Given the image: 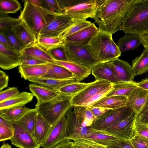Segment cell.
Returning a JSON list of instances; mask_svg holds the SVG:
<instances>
[{
    "instance_id": "obj_1",
    "label": "cell",
    "mask_w": 148,
    "mask_h": 148,
    "mask_svg": "<svg viewBox=\"0 0 148 148\" xmlns=\"http://www.w3.org/2000/svg\"><path fill=\"white\" fill-rule=\"evenodd\" d=\"M134 0H97L94 19L99 31L112 34L122 30L124 17Z\"/></svg>"
},
{
    "instance_id": "obj_2",
    "label": "cell",
    "mask_w": 148,
    "mask_h": 148,
    "mask_svg": "<svg viewBox=\"0 0 148 148\" xmlns=\"http://www.w3.org/2000/svg\"><path fill=\"white\" fill-rule=\"evenodd\" d=\"M122 30L139 35L148 31V0H134L124 17Z\"/></svg>"
},
{
    "instance_id": "obj_3",
    "label": "cell",
    "mask_w": 148,
    "mask_h": 148,
    "mask_svg": "<svg viewBox=\"0 0 148 148\" xmlns=\"http://www.w3.org/2000/svg\"><path fill=\"white\" fill-rule=\"evenodd\" d=\"M112 34L99 31L87 46L97 62L118 58L121 53L113 40Z\"/></svg>"
},
{
    "instance_id": "obj_4",
    "label": "cell",
    "mask_w": 148,
    "mask_h": 148,
    "mask_svg": "<svg viewBox=\"0 0 148 148\" xmlns=\"http://www.w3.org/2000/svg\"><path fill=\"white\" fill-rule=\"evenodd\" d=\"M71 98L61 93L49 101L37 102L35 108L38 114L53 125L73 108L71 102Z\"/></svg>"
},
{
    "instance_id": "obj_5",
    "label": "cell",
    "mask_w": 148,
    "mask_h": 148,
    "mask_svg": "<svg viewBox=\"0 0 148 148\" xmlns=\"http://www.w3.org/2000/svg\"><path fill=\"white\" fill-rule=\"evenodd\" d=\"M24 1V8L19 18L37 40L43 27L54 16L58 14L35 6L28 0H25Z\"/></svg>"
},
{
    "instance_id": "obj_6",
    "label": "cell",
    "mask_w": 148,
    "mask_h": 148,
    "mask_svg": "<svg viewBox=\"0 0 148 148\" xmlns=\"http://www.w3.org/2000/svg\"><path fill=\"white\" fill-rule=\"evenodd\" d=\"M78 21L63 14L56 15L43 27L40 32L39 38L60 36Z\"/></svg>"
},
{
    "instance_id": "obj_7",
    "label": "cell",
    "mask_w": 148,
    "mask_h": 148,
    "mask_svg": "<svg viewBox=\"0 0 148 148\" xmlns=\"http://www.w3.org/2000/svg\"><path fill=\"white\" fill-rule=\"evenodd\" d=\"M64 47L69 58L72 62L91 69L97 62L87 45L65 42Z\"/></svg>"
},
{
    "instance_id": "obj_8",
    "label": "cell",
    "mask_w": 148,
    "mask_h": 148,
    "mask_svg": "<svg viewBox=\"0 0 148 148\" xmlns=\"http://www.w3.org/2000/svg\"><path fill=\"white\" fill-rule=\"evenodd\" d=\"M97 5V0H75L70 7L65 9L63 14L77 21L94 18Z\"/></svg>"
},
{
    "instance_id": "obj_9",
    "label": "cell",
    "mask_w": 148,
    "mask_h": 148,
    "mask_svg": "<svg viewBox=\"0 0 148 148\" xmlns=\"http://www.w3.org/2000/svg\"><path fill=\"white\" fill-rule=\"evenodd\" d=\"M137 114L133 110L116 124L105 130L119 139L130 140L135 135L134 125Z\"/></svg>"
},
{
    "instance_id": "obj_10",
    "label": "cell",
    "mask_w": 148,
    "mask_h": 148,
    "mask_svg": "<svg viewBox=\"0 0 148 148\" xmlns=\"http://www.w3.org/2000/svg\"><path fill=\"white\" fill-rule=\"evenodd\" d=\"M72 108L70 109L66 114L67 130L66 139L73 141L79 139H86L92 133L94 128L91 127H84L78 122Z\"/></svg>"
},
{
    "instance_id": "obj_11",
    "label": "cell",
    "mask_w": 148,
    "mask_h": 148,
    "mask_svg": "<svg viewBox=\"0 0 148 148\" xmlns=\"http://www.w3.org/2000/svg\"><path fill=\"white\" fill-rule=\"evenodd\" d=\"M67 124L66 115L53 125L41 147L54 148L62 141L66 139Z\"/></svg>"
},
{
    "instance_id": "obj_12",
    "label": "cell",
    "mask_w": 148,
    "mask_h": 148,
    "mask_svg": "<svg viewBox=\"0 0 148 148\" xmlns=\"http://www.w3.org/2000/svg\"><path fill=\"white\" fill-rule=\"evenodd\" d=\"M133 111L129 107L111 110L101 118L96 120L91 127L96 130H105L116 124Z\"/></svg>"
},
{
    "instance_id": "obj_13",
    "label": "cell",
    "mask_w": 148,
    "mask_h": 148,
    "mask_svg": "<svg viewBox=\"0 0 148 148\" xmlns=\"http://www.w3.org/2000/svg\"><path fill=\"white\" fill-rule=\"evenodd\" d=\"M113 83L105 80L96 81L91 82L85 88L71 98L72 106H80L91 97L103 91L112 88Z\"/></svg>"
},
{
    "instance_id": "obj_14",
    "label": "cell",
    "mask_w": 148,
    "mask_h": 148,
    "mask_svg": "<svg viewBox=\"0 0 148 148\" xmlns=\"http://www.w3.org/2000/svg\"><path fill=\"white\" fill-rule=\"evenodd\" d=\"M13 123L14 133L10 140L12 145L19 148H39L41 147L32 135L18 125Z\"/></svg>"
},
{
    "instance_id": "obj_15",
    "label": "cell",
    "mask_w": 148,
    "mask_h": 148,
    "mask_svg": "<svg viewBox=\"0 0 148 148\" xmlns=\"http://www.w3.org/2000/svg\"><path fill=\"white\" fill-rule=\"evenodd\" d=\"M22 54L16 51L7 49L0 44V67L8 70L21 64Z\"/></svg>"
},
{
    "instance_id": "obj_16",
    "label": "cell",
    "mask_w": 148,
    "mask_h": 148,
    "mask_svg": "<svg viewBox=\"0 0 148 148\" xmlns=\"http://www.w3.org/2000/svg\"><path fill=\"white\" fill-rule=\"evenodd\" d=\"M108 62L119 81H132L135 76L132 66L126 61L117 58Z\"/></svg>"
},
{
    "instance_id": "obj_17",
    "label": "cell",
    "mask_w": 148,
    "mask_h": 148,
    "mask_svg": "<svg viewBox=\"0 0 148 148\" xmlns=\"http://www.w3.org/2000/svg\"><path fill=\"white\" fill-rule=\"evenodd\" d=\"M99 31L94 23L65 38L67 42L75 43L88 45Z\"/></svg>"
},
{
    "instance_id": "obj_18",
    "label": "cell",
    "mask_w": 148,
    "mask_h": 148,
    "mask_svg": "<svg viewBox=\"0 0 148 148\" xmlns=\"http://www.w3.org/2000/svg\"><path fill=\"white\" fill-rule=\"evenodd\" d=\"M92 75L95 80H105L114 83L119 82L108 62H98L91 69Z\"/></svg>"
},
{
    "instance_id": "obj_19",
    "label": "cell",
    "mask_w": 148,
    "mask_h": 148,
    "mask_svg": "<svg viewBox=\"0 0 148 148\" xmlns=\"http://www.w3.org/2000/svg\"><path fill=\"white\" fill-rule=\"evenodd\" d=\"M148 97V90L137 87L127 97L128 106L138 113L144 106Z\"/></svg>"
},
{
    "instance_id": "obj_20",
    "label": "cell",
    "mask_w": 148,
    "mask_h": 148,
    "mask_svg": "<svg viewBox=\"0 0 148 148\" xmlns=\"http://www.w3.org/2000/svg\"><path fill=\"white\" fill-rule=\"evenodd\" d=\"M50 63L19 66L18 72L21 77L25 80L42 77L50 67Z\"/></svg>"
},
{
    "instance_id": "obj_21",
    "label": "cell",
    "mask_w": 148,
    "mask_h": 148,
    "mask_svg": "<svg viewBox=\"0 0 148 148\" xmlns=\"http://www.w3.org/2000/svg\"><path fill=\"white\" fill-rule=\"evenodd\" d=\"M12 31L18 41L25 48L36 43V37L22 21L13 27Z\"/></svg>"
},
{
    "instance_id": "obj_22",
    "label": "cell",
    "mask_w": 148,
    "mask_h": 148,
    "mask_svg": "<svg viewBox=\"0 0 148 148\" xmlns=\"http://www.w3.org/2000/svg\"><path fill=\"white\" fill-rule=\"evenodd\" d=\"M92 106L117 110L128 107V99L127 97L121 95L105 97L95 103Z\"/></svg>"
},
{
    "instance_id": "obj_23",
    "label": "cell",
    "mask_w": 148,
    "mask_h": 148,
    "mask_svg": "<svg viewBox=\"0 0 148 148\" xmlns=\"http://www.w3.org/2000/svg\"><path fill=\"white\" fill-rule=\"evenodd\" d=\"M29 88L31 93L36 98L37 102L48 101L56 97L61 93L59 91L34 83L29 84Z\"/></svg>"
},
{
    "instance_id": "obj_24",
    "label": "cell",
    "mask_w": 148,
    "mask_h": 148,
    "mask_svg": "<svg viewBox=\"0 0 148 148\" xmlns=\"http://www.w3.org/2000/svg\"><path fill=\"white\" fill-rule=\"evenodd\" d=\"M34 96L27 92H19L17 95L0 102V110L23 106L31 102Z\"/></svg>"
},
{
    "instance_id": "obj_25",
    "label": "cell",
    "mask_w": 148,
    "mask_h": 148,
    "mask_svg": "<svg viewBox=\"0 0 148 148\" xmlns=\"http://www.w3.org/2000/svg\"><path fill=\"white\" fill-rule=\"evenodd\" d=\"M28 80L33 83L40 85L59 91L61 88L66 85L79 82L76 78L69 79H58L42 77L30 78Z\"/></svg>"
},
{
    "instance_id": "obj_26",
    "label": "cell",
    "mask_w": 148,
    "mask_h": 148,
    "mask_svg": "<svg viewBox=\"0 0 148 148\" xmlns=\"http://www.w3.org/2000/svg\"><path fill=\"white\" fill-rule=\"evenodd\" d=\"M54 63L65 68L73 73L80 82L88 77L91 69L72 62L54 60Z\"/></svg>"
},
{
    "instance_id": "obj_27",
    "label": "cell",
    "mask_w": 148,
    "mask_h": 148,
    "mask_svg": "<svg viewBox=\"0 0 148 148\" xmlns=\"http://www.w3.org/2000/svg\"><path fill=\"white\" fill-rule=\"evenodd\" d=\"M52 126L38 114L33 136L40 146L46 139Z\"/></svg>"
},
{
    "instance_id": "obj_28",
    "label": "cell",
    "mask_w": 148,
    "mask_h": 148,
    "mask_svg": "<svg viewBox=\"0 0 148 148\" xmlns=\"http://www.w3.org/2000/svg\"><path fill=\"white\" fill-rule=\"evenodd\" d=\"M38 114L35 108L31 109L13 123L18 125L33 136Z\"/></svg>"
},
{
    "instance_id": "obj_29",
    "label": "cell",
    "mask_w": 148,
    "mask_h": 148,
    "mask_svg": "<svg viewBox=\"0 0 148 148\" xmlns=\"http://www.w3.org/2000/svg\"><path fill=\"white\" fill-rule=\"evenodd\" d=\"M42 77L58 79L76 78L73 73L65 68L52 63H50V67L48 71Z\"/></svg>"
},
{
    "instance_id": "obj_30",
    "label": "cell",
    "mask_w": 148,
    "mask_h": 148,
    "mask_svg": "<svg viewBox=\"0 0 148 148\" xmlns=\"http://www.w3.org/2000/svg\"><path fill=\"white\" fill-rule=\"evenodd\" d=\"M136 83L133 80L121 81L113 83L112 89L105 97L121 95L127 97L131 92L137 87Z\"/></svg>"
},
{
    "instance_id": "obj_31",
    "label": "cell",
    "mask_w": 148,
    "mask_h": 148,
    "mask_svg": "<svg viewBox=\"0 0 148 148\" xmlns=\"http://www.w3.org/2000/svg\"><path fill=\"white\" fill-rule=\"evenodd\" d=\"M22 54L33 57L47 63H54L55 60L47 51L37 43L25 47L22 51Z\"/></svg>"
},
{
    "instance_id": "obj_32",
    "label": "cell",
    "mask_w": 148,
    "mask_h": 148,
    "mask_svg": "<svg viewBox=\"0 0 148 148\" xmlns=\"http://www.w3.org/2000/svg\"><path fill=\"white\" fill-rule=\"evenodd\" d=\"M141 44L139 35L130 34H126L120 38L116 44L122 53L135 49Z\"/></svg>"
},
{
    "instance_id": "obj_33",
    "label": "cell",
    "mask_w": 148,
    "mask_h": 148,
    "mask_svg": "<svg viewBox=\"0 0 148 148\" xmlns=\"http://www.w3.org/2000/svg\"><path fill=\"white\" fill-rule=\"evenodd\" d=\"M73 110L79 123L84 127H90L96 120L91 112L87 108L81 106L73 107Z\"/></svg>"
},
{
    "instance_id": "obj_34",
    "label": "cell",
    "mask_w": 148,
    "mask_h": 148,
    "mask_svg": "<svg viewBox=\"0 0 148 148\" xmlns=\"http://www.w3.org/2000/svg\"><path fill=\"white\" fill-rule=\"evenodd\" d=\"M30 109L24 106L0 110V116L10 122L14 123Z\"/></svg>"
},
{
    "instance_id": "obj_35",
    "label": "cell",
    "mask_w": 148,
    "mask_h": 148,
    "mask_svg": "<svg viewBox=\"0 0 148 148\" xmlns=\"http://www.w3.org/2000/svg\"><path fill=\"white\" fill-rule=\"evenodd\" d=\"M118 139L105 130L94 129L92 133L87 137L86 139L107 146L113 141Z\"/></svg>"
},
{
    "instance_id": "obj_36",
    "label": "cell",
    "mask_w": 148,
    "mask_h": 148,
    "mask_svg": "<svg viewBox=\"0 0 148 148\" xmlns=\"http://www.w3.org/2000/svg\"><path fill=\"white\" fill-rule=\"evenodd\" d=\"M132 66L135 76L148 71V51L144 49L141 54L132 61Z\"/></svg>"
},
{
    "instance_id": "obj_37",
    "label": "cell",
    "mask_w": 148,
    "mask_h": 148,
    "mask_svg": "<svg viewBox=\"0 0 148 148\" xmlns=\"http://www.w3.org/2000/svg\"><path fill=\"white\" fill-rule=\"evenodd\" d=\"M65 39L61 36L57 37H41L37 40V44L47 51L64 45Z\"/></svg>"
},
{
    "instance_id": "obj_38",
    "label": "cell",
    "mask_w": 148,
    "mask_h": 148,
    "mask_svg": "<svg viewBox=\"0 0 148 148\" xmlns=\"http://www.w3.org/2000/svg\"><path fill=\"white\" fill-rule=\"evenodd\" d=\"M91 83H84L78 82L70 84L63 87L59 91L64 95L72 97L85 88Z\"/></svg>"
},
{
    "instance_id": "obj_39",
    "label": "cell",
    "mask_w": 148,
    "mask_h": 148,
    "mask_svg": "<svg viewBox=\"0 0 148 148\" xmlns=\"http://www.w3.org/2000/svg\"><path fill=\"white\" fill-rule=\"evenodd\" d=\"M13 27H9L0 30L13 47L15 51L19 53L25 48L19 42L12 31Z\"/></svg>"
},
{
    "instance_id": "obj_40",
    "label": "cell",
    "mask_w": 148,
    "mask_h": 148,
    "mask_svg": "<svg viewBox=\"0 0 148 148\" xmlns=\"http://www.w3.org/2000/svg\"><path fill=\"white\" fill-rule=\"evenodd\" d=\"M21 6L16 0H1L0 13L8 14L14 13L19 10Z\"/></svg>"
},
{
    "instance_id": "obj_41",
    "label": "cell",
    "mask_w": 148,
    "mask_h": 148,
    "mask_svg": "<svg viewBox=\"0 0 148 148\" xmlns=\"http://www.w3.org/2000/svg\"><path fill=\"white\" fill-rule=\"evenodd\" d=\"M47 52L55 60L71 62L68 56L64 45L50 49Z\"/></svg>"
},
{
    "instance_id": "obj_42",
    "label": "cell",
    "mask_w": 148,
    "mask_h": 148,
    "mask_svg": "<svg viewBox=\"0 0 148 148\" xmlns=\"http://www.w3.org/2000/svg\"><path fill=\"white\" fill-rule=\"evenodd\" d=\"M92 23L86 20L79 21L65 31L61 36L64 39L78 31L90 25Z\"/></svg>"
},
{
    "instance_id": "obj_43",
    "label": "cell",
    "mask_w": 148,
    "mask_h": 148,
    "mask_svg": "<svg viewBox=\"0 0 148 148\" xmlns=\"http://www.w3.org/2000/svg\"><path fill=\"white\" fill-rule=\"evenodd\" d=\"M14 131L13 123L0 124V141L10 140L14 135Z\"/></svg>"
},
{
    "instance_id": "obj_44",
    "label": "cell",
    "mask_w": 148,
    "mask_h": 148,
    "mask_svg": "<svg viewBox=\"0 0 148 148\" xmlns=\"http://www.w3.org/2000/svg\"><path fill=\"white\" fill-rule=\"evenodd\" d=\"M21 21L19 18H14L7 14L0 13V30L7 27H14Z\"/></svg>"
},
{
    "instance_id": "obj_45",
    "label": "cell",
    "mask_w": 148,
    "mask_h": 148,
    "mask_svg": "<svg viewBox=\"0 0 148 148\" xmlns=\"http://www.w3.org/2000/svg\"><path fill=\"white\" fill-rule=\"evenodd\" d=\"M42 8L57 14H63L57 0H42Z\"/></svg>"
},
{
    "instance_id": "obj_46",
    "label": "cell",
    "mask_w": 148,
    "mask_h": 148,
    "mask_svg": "<svg viewBox=\"0 0 148 148\" xmlns=\"http://www.w3.org/2000/svg\"><path fill=\"white\" fill-rule=\"evenodd\" d=\"M112 88L97 93L87 99L80 106L86 108L91 107L95 103L105 97L107 93L112 89Z\"/></svg>"
},
{
    "instance_id": "obj_47",
    "label": "cell",
    "mask_w": 148,
    "mask_h": 148,
    "mask_svg": "<svg viewBox=\"0 0 148 148\" xmlns=\"http://www.w3.org/2000/svg\"><path fill=\"white\" fill-rule=\"evenodd\" d=\"M130 140L135 148H148V138L136 134Z\"/></svg>"
},
{
    "instance_id": "obj_48",
    "label": "cell",
    "mask_w": 148,
    "mask_h": 148,
    "mask_svg": "<svg viewBox=\"0 0 148 148\" xmlns=\"http://www.w3.org/2000/svg\"><path fill=\"white\" fill-rule=\"evenodd\" d=\"M107 147L108 148H135L130 140L119 139L113 141Z\"/></svg>"
},
{
    "instance_id": "obj_49",
    "label": "cell",
    "mask_w": 148,
    "mask_h": 148,
    "mask_svg": "<svg viewBox=\"0 0 148 148\" xmlns=\"http://www.w3.org/2000/svg\"><path fill=\"white\" fill-rule=\"evenodd\" d=\"M17 88L12 87L0 92V102L6 100L17 95L19 93Z\"/></svg>"
},
{
    "instance_id": "obj_50",
    "label": "cell",
    "mask_w": 148,
    "mask_h": 148,
    "mask_svg": "<svg viewBox=\"0 0 148 148\" xmlns=\"http://www.w3.org/2000/svg\"><path fill=\"white\" fill-rule=\"evenodd\" d=\"M135 134L148 138V125L136 120L134 125Z\"/></svg>"
},
{
    "instance_id": "obj_51",
    "label": "cell",
    "mask_w": 148,
    "mask_h": 148,
    "mask_svg": "<svg viewBox=\"0 0 148 148\" xmlns=\"http://www.w3.org/2000/svg\"><path fill=\"white\" fill-rule=\"evenodd\" d=\"M87 108L91 112L96 120L101 118L112 110L103 108L93 106Z\"/></svg>"
},
{
    "instance_id": "obj_52",
    "label": "cell",
    "mask_w": 148,
    "mask_h": 148,
    "mask_svg": "<svg viewBox=\"0 0 148 148\" xmlns=\"http://www.w3.org/2000/svg\"><path fill=\"white\" fill-rule=\"evenodd\" d=\"M72 141L76 142L88 148H108L107 146L86 139H79Z\"/></svg>"
},
{
    "instance_id": "obj_53",
    "label": "cell",
    "mask_w": 148,
    "mask_h": 148,
    "mask_svg": "<svg viewBox=\"0 0 148 148\" xmlns=\"http://www.w3.org/2000/svg\"><path fill=\"white\" fill-rule=\"evenodd\" d=\"M47 63L33 57L22 55V61L21 65H32Z\"/></svg>"
},
{
    "instance_id": "obj_54",
    "label": "cell",
    "mask_w": 148,
    "mask_h": 148,
    "mask_svg": "<svg viewBox=\"0 0 148 148\" xmlns=\"http://www.w3.org/2000/svg\"><path fill=\"white\" fill-rule=\"evenodd\" d=\"M9 82L8 76L3 71H0V90L6 88Z\"/></svg>"
},
{
    "instance_id": "obj_55",
    "label": "cell",
    "mask_w": 148,
    "mask_h": 148,
    "mask_svg": "<svg viewBox=\"0 0 148 148\" xmlns=\"http://www.w3.org/2000/svg\"><path fill=\"white\" fill-rule=\"evenodd\" d=\"M54 148H75L73 141L66 139L56 145Z\"/></svg>"
},
{
    "instance_id": "obj_56",
    "label": "cell",
    "mask_w": 148,
    "mask_h": 148,
    "mask_svg": "<svg viewBox=\"0 0 148 148\" xmlns=\"http://www.w3.org/2000/svg\"><path fill=\"white\" fill-rule=\"evenodd\" d=\"M0 44L7 49L15 51L13 47L6 38L1 32H0Z\"/></svg>"
},
{
    "instance_id": "obj_57",
    "label": "cell",
    "mask_w": 148,
    "mask_h": 148,
    "mask_svg": "<svg viewBox=\"0 0 148 148\" xmlns=\"http://www.w3.org/2000/svg\"><path fill=\"white\" fill-rule=\"evenodd\" d=\"M140 40L145 49L148 51V31L140 35Z\"/></svg>"
},
{
    "instance_id": "obj_58",
    "label": "cell",
    "mask_w": 148,
    "mask_h": 148,
    "mask_svg": "<svg viewBox=\"0 0 148 148\" xmlns=\"http://www.w3.org/2000/svg\"><path fill=\"white\" fill-rule=\"evenodd\" d=\"M136 120L148 125V109L141 114L137 115Z\"/></svg>"
},
{
    "instance_id": "obj_59",
    "label": "cell",
    "mask_w": 148,
    "mask_h": 148,
    "mask_svg": "<svg viewBox=\"0 0 148 148\" xmlns=\"http://www.w3.org/2000/svg\"><path fill=\"white\" fill-rule=\"evenodd\" d=\"M137 86L143 89L148 90V78H145L141 82L137 83Z\"/></svg>"
},
{
    "instance_id": "obj_60",
    "label": "cell",
    "mask_w": 148,
    "mask_h": 148,
    "mask_svg": "<svg viewBox=\"0 0 148 148\" xmlns=\"http://www.w3.org/2000/svg\"><path fill=\"white\" fill-rule=\"evenodd\" d=\"M32 4L38 7H42V0H28Z\"/></svg>"
},
{
    "instance_id": "obj_61",
    "label": "cell",
    "mask_w": 148,
    "mask_h": 148,
    "mask_svg": "<svg viewBox=\"0 0 148 148\" xmlns=\"http://www.w3.org/2000/svg\"><path fill=\"white\" fill-rule=\"evenodd\" d=\"M147 109H148V97L144 106L140 112L137 114V115H139L141 114L146 111Z\"/></svg>"
},
{
    "instance_id": "obj_62",
    "label": "cell",
    "mask_w": 148,
    "mask_h": 148,
    "mask_svg": "<svg viewBox=\"0 0 148 148\" xmlns=\"http://www.w3.org/2000/svg\"><path fill=\"white\" fill-rule=\"evenodd\" d=\"M73 142L75 148H88L76 142L73 141Z\"/></svg>"
},
{
    "instance_id": "obj_63",
    "label": "cell",
    "mask_w": 148,
    "mask_h": 148,
    "mask_svg": "<svg viewBox=\"0 0 148 148\" xmlns=\"http://www.w3.org/2000/svg\"><path fill=\"white\" fill-rule=\"evenodd\" d=\"M0 148H12V147L8 143H4L2 145Z\"/></svg>"
}]
</instances>
